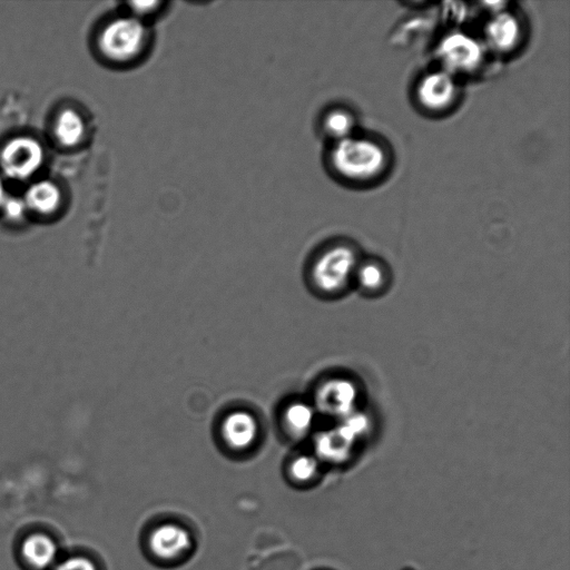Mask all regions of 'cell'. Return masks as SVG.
<instances>
[{"instance_id":"5b68a950","label":"cell","mask_w":570,"mask_h":570,"mask_svg":"<svg viewBox=\"0 0 570 570\" xmlns=\"http://www.w3.org/2000/svg\"><path fill=\"white\" fill-rule=\"evenodd\" d=\"M524 35L523 20L514 11L503 8L485 20L480 39L487 51L509 56L522 45Z\"/></svg>"},{"instance_id":"7402d4cb","label":"cell","mask_w":570,"mask_h":570,"mask_svg":"<svg viewBox=\"0 0 570 570\" xmlns=\"http://www.w3.org/2000/svg\"><path fill=\"white\" fill-rule=\"evenodd\" d=\"M6 197H7V194H6L4 185H3L2 179L0 178V205L2 204V202L4 200Z\"/></svg>"},{"instance_id":"d6986e66","label":"cell","mask_w":570,"mask_h":570,"mask_svg":"<svg viewBox=\"0 0 570 570\" xmlns=\"http://www.w3.org/2000/svg\"><path fill=\"white\" fill-rule=\"evenodd\" d=\"M0 208L3 213V216L10 220L21 219L28 209L23 198L8 195L0 205Z\"/></svg>"},{"instance_id":"52a82bcc","label":"cell","mask_w":570,"mask_h":570,"mask_svg":"<svg viewBox=\"0 0 570 570\" xmlns=\"http://www.w3.org/2000/svg\"><path fill=\"white\" fill-rule=\"evenodd\" d=\"M43 163V148L31 137H16L1 150L0 166L6 176L23 180L32 176Z\"/></svg>"},{"instance_id":"6da1fadb","label":"cell","mask_w":570,"mask_h":570,"mask_svg":"<svg viewBox=\"0 0 570 570\" xmlns=\"http://www.w3.org/2000/svg\"><path fill=\"white\" fill-rule=\"evenodd\" d=\"M326 163L340 180L366 185L384 176L391 165V154L381 140L355 132L330 144Z\"/></svg>"},{"instance_id":"7a4b0ae2","label":"cell","mask_w":570,"mask_h":570,"mask_svg":"<svg viewBox=\"0 0 570 570\" xmlns=\"http://www.w3.org/2000/svg\"><path fill=\"white\" fill-rule=\"evenodd\" d=\"M153 42L150 26L126 12L108 20L97 38L101 56L120 67L140 63L149 55Z\"/></svg>"},{"instance_id":"9a60e30c","label":"cell","mask_w":570,"mask_h":570,"mask_svg":"<svg viewBox=\"0 0 570 570\" xmlns=\"http://www.w3.org/2000/svg\"><path fill=\"white\" fill-rule=\"evenodd\" d=\"M314 412L302 402L289 404L284 412V424L293 435H303L312 426Z\"/></svg>"},{"instance_id":"5bb4252c","label":"cell","mask_w":570,"mask_h":570,"mask_svg":"<svg viewBox=\"0 0 570 570\" xmlns=\"http://www.w3.org/2000/svg\"><path fill=\"white\" fill-rule=\"evenodd\" d=\"M86 124L82 117L72 109L59 114L55 124V135L63 146H75L85 136Z\"/></svg>"},{"instance_id":"ffe728a7","label":"cell","mask_w":570,"mask_h":570,"mask_svg":"<svg viewBox=\"0 0 570 570\" xmlns=\"http://www.w3.org/2000/svg\"><path fill=\"white\" fill-rule=\"evenodd\" d=\"M358 278L364 287L375 288L382 281V272L376 265L367 264L361 267Z\"/></svg>"},{"instance_id":"ac0fdd59","label":"cell","mask_w":570,"mask_h":570,"mask_svg":"<svg viewBox=\"0 0 570 570\" xmlns=\"http://www.w3.org/2000/svg\"><path fill=\"white\" fill-rule=\"evenodd\" d=\"M289 471L295 480L307 481L315 475L317 462L309 455H299L293 460Z\"/></svg>"},{"instance_id":"4fadbf2b","label":"cell","mask_w":570,"mask_h":570,"mask_svg":"<svg viewBox=\"0 0 570 570\" xmlns=\"http://www.w3.org/2000/svg\"><path fill=\"white\" fill-rule=\"evenodd\" d=\"M21 551L29 564L37 569H43L55 561L57 546L49 537L37 533L24 540Z\"/></svg>"},{"instance_id":"9c48e42d","label":"cell","mask_w":570,"mask_h":570,"mask_svg":"<svg viewBox=\"0 0 570 570\" xmlns=\"http://www.w3.org/2000/svg\"><path fill=\"white\" fill-rule=\"evenodd\" d=\"M190 541V534L186 529L174 523H166L153 530L149 537V547L157 557L171 559L186 551Z\"/></svg>"},{"instance_id":"3957f363","label":"cell","mask_w":570,"mask_h":570,"mask_svg":"<svg viewBox=\"0 0 570 570\" xmlns=\"http://www.w3.org/2000/svg\"><path fill=\"white\" fill-rule=\"evenodd\" d=\"M487 52L480 37L462 30L446 32L435 47L439 68L458 79L479 72L485 62Z\"/></svg>"},{"instance_id":"277c9868","label":"cell","mask_w":570,"mask_h":570,"mask_svg":"<svg viewBox=\"0 0 570 570\" xmlns=\"http://www.w3.org/2000/svg\"><path fill=\"white\" fill-rule=\"evenodd\" d=\"M413 95L421 110L429 115H443L456 105L461 88L458 78L438 68L420 76Z\"/></svg>"},{"instance_id":"2e32d148","label":"cell","mask_w":570,"mask_h":570,"mask_svg":"<svg viewBox=\"0 0 570 570\" xmlns=\"http://www.w3.org/2000/svg\"><path fill=\"white\" fill-rule=\"evenodd\" d=\"M351 441L344 439L338 432L327 433L318 438L316 451L320 456L330 461H341L348 453Z\"/></svg>"},{"instance_id":"8992f818","label":"cell","mask_w":570,"mask_h":570,"mask_svg":"<svg viewBox=\"0 0 570 570\" xmlns=\"http://www.w3.org/2000/svg\"><path fill=\"white\" fill-rule=\"evenodd\" d=\"M356 264L354 249L336 244L322 252L313 264L312 277L323 292H335L347 281Z\"/></svg>"},{"instance_id":"ba28073f","label":"cell","mask_w":570,"mask_h":570,"mask_svg":"<svg viewBox=\"0 0 570 570\" xmlns=\"http://www.w3.org/2000/svg\"><path fill=\"white\" fill-rule=\"evenodd\" d=\"M258 435V424L254 415L246 411L229 413L222 423V436L234 450H245L254 444Z\"/></svg>"},{"instance_id":"e0dca14e","label":"cell","mask_w":570,"mask_h":570,"mask_svg":"<svg viewBox=\"0 0 570 570\" xmlns=\"http://www.w3.org/2000/svg\"><path fill=\"white\" fill-rule=\"evenodd\" d=\"M167 6V1H131L126 4V13L150 26L166 11Z\"/></svg>"},{"instance_id":"30bf717a","label":"cell","mask_w":570,"mask_h":570,"mask_svg":"<svg viewBox=\"0 0 570 570\" xmlns=\"http://www.w3.org/2000/svg\"><path fill=\"white\" fill-rule=\"evenodd\" d=\"M356 126L357 120L355 114L344 106L326 108L318 120L320 132L330 144L354 135Z\"/></svg>"},{"instance_id":"7c38bea8","label":"cell","mask_w":570,"mask_h":570,"mask_svg":"<svg viewBox=\"0 0 570 570\" xmlns=\"http://www.w3.org/2000/svg\"><path fill=\"white\" fill-rule=\"evenodd\" d=\"M23 200L27 208L40 214H49L58 208L61 194L58 186L53 183L39 180L29 186Z\"/></svg>"},{"instance_id":"8fae6325","label":"cell","mask_w":570,"mask_h":570,"mask_svg":"<svg viewBox=\"0 0 570 570\" xmlns=\"http://www.w3.org/2000/svg\"><path fill=\"white\" fill-rule=\"evenodd\" d=\"M354 399V386L343 380L327 382L316 395L318 406L331 413H346L352 407Z\"/></svg>"},{"instance_id":"44dd1931","label":"cell","mask_w":570,"mask_h":570,"mask_svg":"<svg viewBox=\"0 0 570 570\" xmlns=\"http://www.w3.org/2000/svg\"><path fill=\"white\" fill-rule=\"evenodd\" d=\"M56 570H97L92 561L85 557H71L62 561Z\"/></svg>"}]
</instances>
